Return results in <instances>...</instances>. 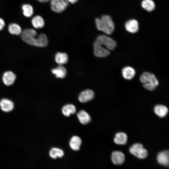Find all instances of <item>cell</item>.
I'll return each instance as SVG.
<instances>
[{
    "mask_svg": "<svg viewBox=\"0 0 169 169\" xmlns=\"http://www.w3.org/2000/svg\"><path fill=\"white\" fill-rule=\"evenodd\" d=\"M52 10L56 13H59L64 11L69 5L67 0H50Z\"/></svg>",
    "mask_w": 169,
    "mask_h": 169,
    "instance_id": "cell-6",
    "label": "cell"
},
{
    "mask_svg": "<svg viewBox=\"0 0 169 169\" xmlns=\"http://www.w3.org/2000/svg\"><path fill=\"white\" fill-rule=\"evenodd\" d=\"M14 104L10 100L3 99L0 101V107L1 110L5 112H9L14 108Z\"/></svg>",
    "mask_w": 169,
    "mask_h": 169,
    "instance_id": "cell-12",
    "label": "cell"
},
{
    "mask_svg": "<svg viewBox=\"0 0 169 169\" xmlns=\"http://www.w3.org/2000/svg\"><path fill=\"white\" fill-rule=\"evenodd\" d=\"M116 42L112 38L104 35L98 36L94 44V54L96 57L104 58L108 56L110 50L116 47Z\"/></svg>",
    "mask_w": 169,
    "mask_h": 169,
    "instance_id": "cell-1",
    "label": "cell"
},
{
    "mask_svg": "<svg viewBox=\"0 0 169 169\" xmlns=\"http://www.w3.org/2000/svg\"><path fill=\"white\" fill-rule=\"evenodd\" d=\"M111 159L112 162L115 165L122 164L125 160L124 154L121 151H115L112 153Z\"/></svg>",
    "mask_w": 169,
    "mask_h": 169,
    "instance_id": "cell-9",
    "label": "cell"
},
{
    "mask_svg": "<svg viewBox=\"0 0 169 169\" xmlns=\"http://www.w3.org/2000/svg\"><path fill=\"white\" fill-rule=\"evenodd\" d=\"M77 117L80 122L83 125L89 123L91 120L90 115L84 110H80L77 113Z\"/></svg>",
    "mask_w": 169,
    "mask_h": 169,
    "instance_id": "cell-14",
    "label": "cell"
},
{
    "mask_svg": "<svg viewBox=\"0 0 169 169\" xmlns=\"http://www.w3.org/2000/svg\"><path fill=\"white\" fill-rule=\"evenodd\" d=\"M157 160L160 165L167 166L169 163V153L168 151H165L159 152L157 156Z\"/></svg>",
    "mask_w": 169,
    "mask_h": 169,
    "instance_id": "cell-11",
    "label": "cell"
},
{
    "mask_svg": "<svg viewBox=\"0 0 169 169\" xmlns=\"http://www.w3.org/2000/svg\"><path fill=\"white\" fill-rule=\"evenodd\" d=\"M95 23L97 29L105 33L110 35L113 32L115 24L111 17L108 15H104L101 18H96Z\"/></svg>",
    "mask_w": 169,
    "mask_h": 169,
    "instance_id": "cell-3",
    "label": "cell"
},
{
    "mask_svg": "<svg viewBox=\"0 0 169 169\" xmlns=\"http://www.w3.org/2000/svg\"><path fill=\"white\" fill-rule=\"evenodd\" d=\"M140 80L146 89L152 91L155 90L159 84L158 81L154 74L148 72L143 73L140 76Z\"/></svg>",
    "mask_w": 169,
    "mask_h": 169,
    "instance_id": "cell-4",
    "label": "cell"
},
{
    "mask_svg": "<svg viewBox=\"0 0 169 169\" xmlns=\"http://www.w3.org/2000/svg\"><path fill=\"white\" fill-rule=\"evenodd\" d=\"M123 77L127 80H131L134 77L136 72L135 69L130 66L124 68L122 71Z\"/></svg>",
    "mask_w": 169,
    "mask_h": 169,
    "instance_id": "cell-16",
    "label": "cell"
},
{
    "mask_svg": "<svg viewBox=\"0 0 169 169\" xmlns=\"http://www.w3.org/2000/svg\"><path fill=\"white\" fill-rule=\"evenodd\" d=\"M141 5L143 8L148 12L153 11L155 8V4L152 0H143Z\"/></svg>",
    "mask_w": 169,
    "mask_h": 169,
    "instance_id": "cell-22",
    "label": "cell"
},
{
    "mask_svg": "<svg viewBox=\"0 0 169 169\" xmlns=\"http://www.w3.org/2000/svg\"><path fill=\"white\" fill-rule=\"evenodd\" d=\"M23 13L24 16L27 17H30L32 16L33 13V7L30 4H26L22 6Z\"/></svg>",
    "mask_w": 169,
    "mask_h": 169,
    "instance_id": "cell-25",
    "label": "cell"
},
{
    "mask_svg": "<svg viewBox=\"0 0 169 169\" xmlns=\"http://www.w3.org/2000/svg\"><path fill=\"white\" fill-rule=\"evenodd\" d=\"M5 26V23L4 21L2 18H0V30H3Z\"/></svg>",
    "mask_w": 169,
    "mask_h": 169,
    "instance_id": "cell-26",
    "label": "cell"
},
{
    "mask_svg": "<svg viewBox=\"0 0 169 169\" xmlns=\"http://www.w3.org/2000/svg\"><path fill=\"white\" fill-rule=\"evenodd\" d=\"M8 30L11 34L18 35L21 34L22 30L20 26L16 23H11L8 26Z\"/></svg>",
    "mask_w": 169,
    "mask_h": 169,
    "instance_id": "cell-23",
    "label": "cell"
},
{
    "mask_svg": "<svg viewBox=\"0 0 169 169\" xmlns=\"http://www.w3.org/2000/svg\"><path fill=\"white\" fill-rule=\"evenodd\" d=\"M16 78V75L13 72L11 71H8L3 73L2 80L5 85L10 86L14 83Z\"/></svg>",
    "mask_w": 169,
    "mask_h": 169,
    "instance_id": "cell-8",
    "label": "cell"
},
{
    "mask_svg": "<svg viewBox=\"0 0 169 169\" xmlns=\"http://www.w3.org/2000/svg\"><path fill=\"white\" fill-rule=\"evenodd\" d=\"M125 28L126 30L130 33H136L139 29L138 22L134 19L129 20L125 23Z\"/></svg>",
    "mask_w": 169,
    "mask_h": 169,
    "instance_id": "cell-10",
    "label": "cell"
},
{
    "mask_svg": "<svg viewBox=\"0 0 169 169\" xmlns=\"http://www.w3.org/2000/svg\"><path fill=\"white\" fill-rule=\"evenodd\" d=\"M155 113L159 117L163 118L166 116L168 113V109L165 106L161 105H156L154 108Z\"/></svg>",
    "mask_w": 169,
    "mask_h": 169,
    "instance_id": "cell-15",
    "label": "cell"
},
{
    "mask_svg": "<svg viewBox=\"0 0 169 169\" xmlns=\"http://www.w3.org/2000/svg\"><path fill=\"white\" fill-rule=\"evenodd\" d=\"M37 32L33 29L27 28L22 31L21 37L22 40L28 44L38 47L46 46L48 43L47 36L44 33L39 34L36 37Z\"/></svg>",
    "mask_w": 169,
    "mask_h": 169,
    "instance_id": "cell-2",
    "label": "cell"
},
{
    "mask_svg": "<svg viewBox=\"0 0 169 169\" xmlns=\"http://www.w3.org/2000/svg\"><path fill=\"white\" fill-rule=\"evenodd\" d=\"M94 93L91 90L87 89L81 92L79 96L78 99L82 103H86L93 99Z\"/></svg>",
    "mask_w": 169,
    "mask_h": 169,
    "instance_id": "cell-7",
    "label": "cell"
},
{
    "mask_svg": "<svg viewBox=\"0 0 169 169\" xmlns=\"http://www.w3.org/2000/svg\"><path fill=\"white\" fill-rule=\"evenodd\" d=\"M130 152L137 157L144 159L146 157L148 152L143 145L140 143H136L132 146L129 149Z\"/></svg>",
    "mask_w": 169,
    "mask_h": 169,
    "instance_id": "cell-5",
    "label": "cell"
},
{
    "mask_svg": "<svg viewBox=\"0 0 169 169\" xmlns=\"http://www.w3.org/2000/svg\"><path fill=\"white\" fill-rule=\"evenodd\" d=\"M52 73L57 78H64L67 74V70L63 65H59L51 70Z\"/></svg>",
    "mask_w": 169,
    "mask_h": 169,
    "instance_id": "cell-13",
    "label": "cell"
},
{
    "mask_svg": "<svg viewBox=\"0 0 169 169\" xmlns=\"http://www.w3.org/2000/svg\"><path fill=\"white\" fill-rule=\"evenodd\" d=\"M55 60L59 65H63L68 62V57L65 53L58 52L55 55Z\"/></svg>",
    "mask_w": 169,
    "mask_h": 169,
    "instance_id": "cell-18",
    "label": "cell"
},
{
    "mask_svg": "<svg viewBox=\"0 0 169 169\" xmlns=\"http://www.w3.org/2000/svg\"><path fill=\"white\" fill-rule=\"evenodd\" d=\"M68 2L72 3L74 4L76 3L78 0H67Z\"/></svg>",
    "mask_w": 169,
    "mask_h": 169,
    "instance_id": "cell-27",
    "label": "cell"
},
{
    "mask_svg": "<svg viewBox=\"0 0 169 169\" xmlns=\"http://www.w3.org/2000/svg\"><path fill=\"white\" fill-rule=\"evenodd\" d=\"M127 137L126 134L122 132H118L115 135L114 139V141L118 145H124L127 141Z\"/></svg>",
    "mask_w": 169,
    "mask_h": 169,
    "instance_id": "cell-19",
    "label": "cell"
},
{
    "mask_svg": "<svg viewBox=\"0 0 169 169\" xmlns=\"http://www.w3.org/2000/svg\"><path fill=\"white\" fill-rule=\"evenodd\" d=\"M31 22L33 26L36 28H42L44 25V20L39 15L34 17L32 19Z\"/></svg>",
    "mask_w": 169,
    "mask_h": 169,
    "instance_id": "cell-20",
    "label": "cell"
},
{
    "mask_svg": "<svg viewBox=\"0 0 169 169\" xmlns=\"http://www.w3.org/2000/svg\"><path fill=\"white\" fill-rule=\"evenodd\" d=\"M81 143L82 141L81 139L77 136H73L71 138L69 142L71 148L75 151L79 150Z\"/></svg>",
    "mask_w": 169,
    "mask_h": 169,
    "instance_id": "cell-17",
    "label": "cell"
},
{
    "mask_svg": "<svg viewBox=\"0 0 169 169\" xmlns=\"http://www.w3.org/2000/svg\"><path fill=\"white\" fill-rule=\"evenodd\" d=\"M76 110L75 106L71 104H67L64 105L62 110L63 114L66 116H69L71 114L75 113Z\"/></svg>",
    "mask_w": 169,
    "mask_h": 169,
    "instance_id": "cell-21",
    "label": "cell"
},
{
    "mask_svg": "<svg viewBox=\"0 0 169 169\" xmlns=\"http://www.w3.org/2000/svg\"><path fill=\"white\" fill-rule=\"evenodd\" d=\"M38 1L40 2H47L50 1V0H37Z\"/></svg>",
    "mask_w": 169,
    "mask_h": 169,
    "instance_id": "cell-28",
    "label": "cell"
},
{
    "mask_svg": "<svg viewBox=\"0 0 169 169\" xmlns=\"http://www.w3.org/2000/svg\"><path fill=\"white\" fill-rule=\"evenodd\" d=\"M49 154L51 157L55 159L58 157L61 158L63 157L64 155V152L59 148L53 147L50 150Z\"/></svg>",
    "mask_w": 169,
    "mask_h": 169,
    "instance_id": "cell-24",
    "label": "cell"
}]
</instances>
